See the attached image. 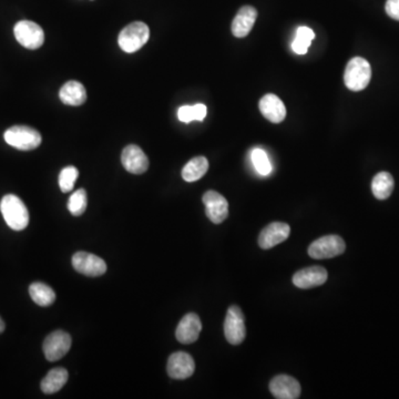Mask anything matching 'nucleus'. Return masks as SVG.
Segmentation results:
<instances>
[{
    "instance_id": "obj_4",
    "label": "nucleus",
    "mask_w": 399,
    "mask_h": 399,
    "mask_svg": "<svg viewBox=\"0 0 399 399\" xmlns=\"http://www.w3.org/2000/svg\"><path fill=\"white\" fill-rule=\"evenodd\" d=\"M5 141L12 148L21 151H31L41 145V134L27 126H14L3 134Z\"/></svg>"
},
{
    "instance_id": "obj_29",
    "label": "nucleus",
    "mask_w": 399,
    "mask_h": 399,
    "mask_svg": "<svg viewBox=\"0 0 399 399\" xmlns=\"http://www.w3.org/2000/svg\"><path fill=\"white\" fill-rule=\"evenodd\" d=\"M385 9L389 17L399 21V0H387Z\"/></svg>"
},
{
    "instance_id": "obj_2",
    "label": "nucleus",
    "mask_w": 399,
    "mask_h": 399,
    "mask_svg": "<svg viewBox=\"0 0 399 399\" xmlns=\"http://www.w3.org/2000/svg\"><path fill=\"white\" fill-rule=\"evenodd\" d=\"M371 78V68L366 59L355 57L347 64L344 82L352 91H362L369 86Z\"/></svg>"
},
{
    "instance_id": "obj_13",
    "label": "nucleus",
    "mask_w": 399,
    "mask_h": 399,
    "mask_svg": "<svg viewBox=\"0 0 399 399\" xmlns=\"http://www.w3.org/2000/svg\"><path fill=\"white\" fill-rule=\"evenodd\" d=\"M290 228L288 224L282 223V222H274L268 224L261 232L259 236V245L261 249H272L277 244L282 243L288 235H290Z\"/></svg>"
},
{
    "instance_id": "obj_1",
    "label": "nucleus",
    "mask_w": 399,
    "mask_h": 399,
    "mask_svg": "<svg viewBox=\"0 0 399 399\" xmlns=\"http://www.w3.org/2000/svg\"><path fill=\"white\" fill-rule=\"evenodd\" d=\"M0 211L10 229L23 231L29 223L28 209L17 196L8 194L0 202Z\"/></svg>"
},
{
    "instance_id": "obj_24",
    "label": "nucleus",
    "mask_w": 399,
    "mask_h": 399,
    "mask_svg": "<svg viewBox=\"0 0 399 399\" xmlns=\"http://www.w3.org/2000/svg\"><path fill=\"white\" fill-rule=\"evenodd\" d=\"M207 117V106L202 104L194 106H183L178 110V118L181 122L189 123L191 121H203Z\"/></svg>"
},
{
    "instance_id": "obj_7",
    "label": "nucleus",
    "mask_w": 399,
    "mask_h": 399,
    "mask_svg": "<svg viewBox=\"0 0 399 399\" xmlns=\"http://www.w3.org/2000/svg\"><path fill=\"white\" fill-rule=\"evenodd\" d=\"M14 34L20 45L30 50L38 49L45 42V33L41 27L30 20H21L16 24Z\"/></svg>"
},
{
    "instance_id": "obj_6",
    "label": "nucleus",
    "mask_w": 399,
    "mask_h": 399,
    "mask_svg": "<svg viewBox=\"0 0 399 399\" xmlns=\"http://www.w3.org/2000/svg\"><path fill=\"white\" fill-rule=\"evenodd\" d=\"M224 334L228 342L232 345H240L245 340V318L242 310L236 305L230 306L226 313Z\"/></svg>"
},
{
    "instance_id": "obj_19",
    "label": "nucleus",
    "mask_w": 399,
    "mask_h": 399,
    "mask_svg": "<svg viewBox=\"0 0 399 399\" xmlns=\"http://www.w3.org/2000/svg\"><path fill=\"white\" fill-rule=\"evenodd\" d=\"M60 100L67 106H82L87 100V93L84 84L78 82H68L59 91Z\"/></svg>"
},
{
    "instance_id": "obj_26",
    "label": "nucleus",
    "mask_w": 399,
    "mask_h": 399,
    "mask_svg": "<svg viewBox=\"0 0 399 399\" xmlns=\"http://www.w3.org/2000/svg\"><path fill=\"white\" fill-rule=\"evenodd\" d=\"M78 176V169L73 167V165L62 169V172L59 174V187L62 189V192L68 193L73 191Z\"/></svg>"
},
{
    "instance_id": "obj_15",
    "label": "nucleus",
    "mask_w": 399,
    "mask_h": 399,
    "mask_svg": "<svg viewBox=\"0 0 399 399\" xmlns=\"http://www.w3.org/2000/svg\"><path fill=\"white\" fill-rule=\"evenodd\" d=\"M202 331L201 319L196 313H189L183 316L176 327V337L180 343L192 344L198 341Z\"/></svg>"
},
{
    "instance_id": "obj_25",
    "label": "nucleus",
    "mask_w": 399,
    "mask_h": 399,
    "mask_svg": "<svg viewBox=\"0 0 399 399\" xmlns=\"http://www.w3.org/2000/svg\"><path fill=\"white\" fill-rule=\"evenodd\" d=\"M87 192L84 189H79L71 194L68 201V210L73 216H80L87 209Z\"/></svg>"
},
{
    "instance_id": "obj_31",
    "label": "nucleus",
    "mask_w": 399,
    "mask_h": 399,
    "mask_svg": "<svg viewBox=\"0 0 399 399\" xmlns=\"http://www.w3.org/2000/svg\"><path fill=\"white\" fill-rule=\"evenodd\" d=\"M5 322L3 321V318L0 317V334L5 331Z\"/></svg>"
},
{
    "instance_id": "obj_9",
    "label": "nucleus",
    "mask_w": 399,
    "mask_h": 399,
    "mask_svg": "<svg viewBox=\"0 0 399 399\" xmlns=\"http://www.w3.org/2000/svg\"><path fill=\"white\" fill-rule=\"evenodd\" d=\"M73 266L75 271L90 277H100L106 272V262L87 252H77L73 257Z\"/></svg>"
},
{
    "instance_id": "obj_12",
    "label": "nucleus",
    "mask_w": 399,
    "mask_h": 399,
    "mask_svg": "<svg viewBox=\"0 0 399 399\" xmlns=\"http://www.w3.org/2000/svg\"><path fill=\"white\" fill-rule=\"evenodd\" d=\"M121 163L124 169L132 174H145L149 168L148 156L136 145H130L123 149Z\"/></svg>"
},
{
    "instance_id": "obj_18",
    "label": "nucleus",
    "mask_w": 399,
    "mask_h": 399,
    "mask_svg": "<svg viewBox=\"0 0 399 399\" xmlns=\"http://www.w3.org/2000/svg\"><path fill=\"white\" fill-rule=\"evenodd\" d=\"M260 110L264 118L273 123H281L286 117L284 104L273 93H268L261 99Z\"/></svg>"
},
{
    "instance_id": "obj_21",
    "label": "nucleus",
    "mask_w": 399,
    "mask_h": 399,
    "mask_svg": "<svg viewBox=\"0 0 399 399\" xmlns=\"http://www.w3.org/2000/svg\"><path fill=\"white\" fill-rule=\"evenodd\" d=\"M209 170V161L204 156H196L190 160L182 170V178L187 182H196L205 176Z\"/></svg>"
},
{
    "instance_id": "obj_27",
    "label": "nucleus",
    "mask_w": 399,
    "mask_h": 399,
    "mask_svg": "<svg viewBox=\"0 0 399 399\" xmlns=\"http://www.w3.org/2000/svg\"><path fill=\"white\" fill-rule=\"evenodd\" d=\"M252 161H253V165H254L259 174H262V176H268V174H271V163H270L266 151H263L262 149H255L252 152Z\"/></svg>"
},
{
    "instance_id": "obj_28",
    "label": "nucleus",
    "mask_w": 399,
    "mask_h": 399,
    "mask_svg": "<svg viewBox=\"0 0 399 399\" xmlns=\"http://www.w3.org/2000/svg\"><path fill=\"white\" fill-rule=\"evenodd\" d=\"M312 42L306 41V40L301 39L299 37H296L295 40H294L293 44H292V49H293L294 53H297V55H305L308 50V47H310Z\"/></svg>"
},
{
    "instance_id": "obj_22",
    "label": "nucleus",
    "mask_w": 399,
    "mask_h": 399,
    "mask_svg": "<svg viewBox=\"0 0 399 399\" xmlns=\"http://www.w3.org/2000/svg\"><path fill=\"white\" fill-rule=\"evenodd\" d=\"M395 187L393 176L388 172H380L376 174L371 182V191L375 198L378 200H386L391 196Z\"/></svg>"
},
{
    "instance_id": "obj_5",
    "label": "nucleus",
    "mask_w": 399,
    "mask_h": 399,
    "mask_svg": "<svg viewBox=\"0 0 399 399\" xmlns=\"http://www.w3.org/2000/svg\"><path fill=\"white\" fill-rule=\"evenodd\" d=\"M346 250V244L338 235H325L314 241L308 248V255L315 260L332 259L343 254Z\"/></svg>"
},
{
    "instance_id": "obj_30",
    "label": "nucleus",
    "mask_w": 399,
    "mask_h": 399,
    "mask_svg": "<svg viewBox=\"0 0 399 399\" xmlns=\"http://www.w3.org/2000/svg\"><path fill=\"white\" fill-rule=\"evenodd\" d=\"M296 37H299V38H303V39L307 40V41L312 42L313 39L315 38V34L312 29L308 28V27H299L296 31Z\"/></svg>"
},
{
    "instance_id": "obj_20",
    "label": "nucleus",
    "mask_w": 399,
    "mask_h": 399,
    "mask_svg": "<svg viewBox=\"0 0 399 399\" xmlns=\"http://www.w3.org/2000/svg\"><path fill=\"white\" fill-rule=\"evenodd\" d=\"M69 374H68L67 369H62V367H57V369H51L45 378L41 380L40 387L41 391L45 393H53L60 391L66 382H68Z\"/></svg>"
},
{
    "instance_id": "obj_10",
    "label": "nucleus",
    "mask_w": 399,
    "mask_h": 399,
    "mask_svg": "<svg viewBox=\"0 0 399 399\" xmlns=\"http://www.w3.org/2000/svg\"><path fill=\"white\" fill-rule=\"evenodd\" d=\"M205 205V213L207 218L214 224H220L228 218L229 215V203L223 196L216 191H207L202 198Z\"/></svg>"
},
{
    "instance_id": "obj_23",
    "label": "nucleus",
    "mask_w": 399,
    "mask_h": 399,
    "mask_svg": "<svg viewBox=\"0 0 399 399\" xmlns=\"http://www.w3.org/2000/svg\"><path fill=\"white\" fill-rule=\"evenodd\" d=\"M31 299L39 306H50L56 301V293L45 283L36 282L29 286Z\"/></svg>"
},
{
    "instance_id": "obj_3",
    "label": "nucleus",
    "mask_w": 399,
    "mask_h": 399,
    "mask_svg": "<svg viewBox=\"0 0 399 399\" xmlns=\"http://www.w3.org/2000/svg\"><path fill=\"white\" fill-rule=\"evenodd\" d=\"M150 38V29L142 21H134L121 30L118 44L124 53L140 50Z\"/></svg>"
},
{
    "instance_id": "obj_16",
    "label": "nucleus",
    "mask_w": 399,
    "mask_h": 399,
    "mask_svg": "<svg viewBox=\"0 0 399 399\" xmlns=\"http://www.w3.org/2000/svg\"><path fill=\"white\" fill-rule=\"evenodd\" d=\"M328 274L326 270L322 266H310L296 272L293 277V283L295 286L303 290L321 286L327 281Z\"/></svg>"
},
{
    "instance_id": "obj_14",
    "label": "nucleus",
    "mask_w": 399,
    "mask_h": 399,
    "mask_svg": "<svg viewBox=\"0 0 399 399\" xmlns=\"http://www.w3.org/2000/svg\"><path fill=\"white\" fill-rule=\"evenodd\" d=\"M270 391L277 399H296L301 395V385L293 377L279 375L270 382Z\"/></svg>"
},
{
    "instance_id": "obj_11",
    "label": "nucleus",
    "mask_w": 399,
    "mask_h": 399,
    "mask_svg": "<svg viewBox=\"0 0 399 399\" xmlns=\"http://www.w3.org/2000/svg\"><path fill=\"white\" fill-rule=\"evenodd\" d=\"M169 376L174 380H187L196 371V363L190 354L176 352L171 355L167 366Z\"/></svg>"
},
{
    "instance_id": "obj_17",
    "label": "nucleus",
    "mask_w": 399,
    "mask_h": 399,
    "mask_svg": "<svg viewBox=\"0 0 399 399\" xmlns=\"http://www.w3.org/2000/svg\"><path fill=\"white\" fill-rule=\"evenodd\" d=\"M257 18V12L254 7H242L232 23V33L236 38H244L251 33Z\"/></svg>"
},
{
    "instance_id": "obj_8",
    "label": "nucleus",
    "mask_w": 399,
    "mask_h": 399,
    "mask_svg": "<svg viewBox=\"0 0 399 399\" xmlns=\"http://www.w3.org/2000/svg\"><path fill=\"white\" fill-rule=\"evenodd\" d=\"M71 347V337L64 331H56L46 337L44 342V353L49 362L62 360L69 352Z\"/></svg>"
}]
</instances>
